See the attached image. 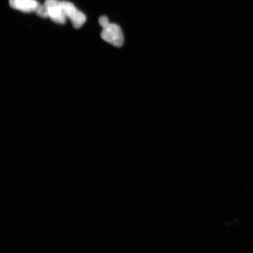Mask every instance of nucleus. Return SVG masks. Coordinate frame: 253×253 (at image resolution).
<instances>
[{
    "label": "nucleus",
    "mask_w": 253,
    "mask_h": 253,
    "mask_svg": "<svg viewBox=\"0 0 253 253\" xmlns=\"http://www.w3.org/2000/svg\"><path fill=\"white\" fill-rule=\"evenodd\" d=\"M102 27L103 30L101 37L104 41L116 47L123 46L125 39L119 25L109 23Z\"/></svg>",
    "instance_id": "obj_1"
},
{
    "label": "nucleus",
    "mask_w": 253,
    "mask_h": 253,
    "mask_svg": "<svg viewBox=\"0 0 253 253\" xmlns=\"http://www.w3.org/2000/svg\"><path fill=\"white\" fill-rule=\"evenodd\" d=\"M12 8L24 12H36L40 5L36 0H9Z\"/></svg>",
    "instance_id": "obj_4"
},
{
    "label": "nucleus",
    "mask_w": 253,
    "mask_h": 253,
    "mask_svg": "<svg viewBox=\"0 0 253 253\" xmlns=\"http://www.w3.org/2000/svg\"><path fill=\"white\" fill-rule=\"evenodd\" d=\"M44 4L46 6L47 14L50 20L59 24L66 23L67 18L63 11L61 1L58 0H45Z\"/></svg>",
    "instance_id": "obj_3"
},
{
    "label": "nucleus",
    "mask_w": 253,
    "mask_h": 253,
    "mask_svg": "<svg viewBox=\"0 0 253 253\" xmlns=\"http://www.w3.org/2000/svg\"><path fill=\"white\" fill-rule=\"evenodd\" d=\"M36 14L38 16H39L41 18H46L48 17V14H47V11L45 4H40L38 7L36 11Z\"/></svg>",
    "instance_id": "obj_5"
},
{
    "label": "nucleus",
    "mask_w": 253,
    "mask_h": 253,
    "mask_svg": "<svg viewBox=\"0 0 253 253\" xmlns=\"http://www.w3.org/2000/svg\"><path fill=\"white\" fill-rule=\"evenodd\" d=\"M62 5L66 18L72 22L73 27L76 29L81 28L86 21V16L79 11L72 2L62 1Z\"/></svg>",
    "instance_id": "obj_2"
}]
</instances>
